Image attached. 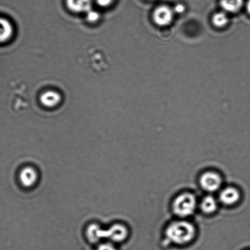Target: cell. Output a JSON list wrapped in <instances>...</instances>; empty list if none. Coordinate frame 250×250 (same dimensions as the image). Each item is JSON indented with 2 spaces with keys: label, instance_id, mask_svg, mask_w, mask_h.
<instances>
[{
  "label": "cell",
  "instance_id": "cell-10",
  "mask_svg": "<svg viewBox=\"0 0 250 250\" xmlns=\"http://www.w3.org/2000/svg\"><path fill=\"white\" fill-rule=\"evenodd\" d=\"M61 100L60 94L55 91H46L43 93L40 97V102L44 106L53 107L57 106Z\"/></svg>",
  "mask_w": 250,
  "mask_h": 250
},
{
  "label": "cell",
  "instance_id": "cell-7",
  "mask_svg": "<svg viewBox=\"0 0 250 250\" xmlns=\"http://www.w3.org/2000/svg\"><path fill=\"white\" fill-rule=\"evenodd\" d=\"M66 4L70 11L76 13H87L92 9L91 0H66Z\"/></svg>",
  "mask_w": 250,
  "mask_h": 250
},
{
  "label": "cell",
  "instance_id": "cell-1",
  "mask_svg": "<svg viewBox=\"0 0 250 250\" xmlns=\"http://www.w3.org/2000/svg\"><path fill=\"white\" fill-rule=\"evenodd\" d=\"M166 236L173 243L177 245H185L189 243L194 238L196 234L195 228L190 223L178 221L173 223L168 227Z\"/></svg>",
  "mask_w": 250,
  "mask_h": 250
},
{
  "label": "cell",
  "instance_id": "cell-11",
  "mask_svg": "<svg viewBox=\"0 0 250 250\" xmlns=\"http://www.w3.org/2000/svg\"><path fill=\"white\" fill-rule=\"evenodd\" d=\"M203 211L207 214H211L216 210L217 208V200L212 196H207L203 198L201 204Z\"/></svg>",
  "mask_w": 250,
  "mask_h": 250
},
{
  "label": "cell",
  "instance_id": "cell-9",
  "mask_svg": "<svg viewBox=\"0 0 250 250\" xmlns=\"http://www.w3.org/2000/svg\"><path fill=\"white\" fill-rule=\"evenodd\" d=\"M14 35V27L8 20L0 17V43L7 42Z\"/></svg>",
  "mask_w": 250,
  "mask_h": 250
},
{
  "label": "cell",
  "instance_id": "cell-18",
  "mask_svg": "<svg viewBox=\"0 0 250 250\" xmlns=\"http://www.w3.org/2000/svg\"><path fill=\"white\" fill-rule=\"evenodd\" d=\"M247 10H248V11L249 13L250 14V0H249L248 3H247Z\"/></svg>",
  "mask_w": 250,
  "mask_h": 250
},
{
  "label": "cell",
  "instance_id": "cell-5",
  "mask_svg": "<svg viewBox=\"0 0 250 250\" xmlns=\"http://www.w3.org/2000/svg\"><path fill=\"white\" fill-rule=\"evenodd\" d=\"M39 180V173L35 168L26 166L22 169L19 173V180L21 185L26 188L35 186Z\"/></svg>",
  "mask_w": 250,
  "mask_h": 250
},
{
  "label": "cell",
  "instance_id": "cell-14",
  "mask_svg": "<svg viewBox=\"0 0 250 250\" xmlns=\"http://www.w3.org/2000/svg\"><path fill=\"white\" fill-rule=\"evenodd\" d=\"M99 18L100 14L99 12L95 11L94 10H90L87 13V20L90 23H95V22L99 21Z\"/></svg>",
  "mask_w": 250,
  "mask_h": 250
},
{
  "label": "cell",
  "instance_id": "cell-12",
  "mask_svg": "<svg viewBox=\"0 0 250 250\" xmlns=\"http://www.w3.org/2000/svg\"><path fill=\"white\" fill-rule=\"evenodd\" d=\"M244 3V0H221V5L225 11L230 12L238 11Z\"/></svg>",
  "mask_w": 250,
  "mask_h": 250
},
{
  "label": "cell",
  "instance_id": "cell-4",
  "mask_svg": "<svg viewBox=\"0 0 250 250\" xmlns=\"http://www.w3.org/2000/svg\"><path fill=\"white\" fill-rule=\"evenodd\" d=\"M200 184L203 189L205 191L215 192L221 187L222 179L217 173L209 171L202 176Z\"/></svg>",
  "mask_w": 250,
  "mask_h": 250
},
{
  "label": "cell",
  "instance_id": "cell-17",
  "mask_svg": "<svg viewBox=\"0 0 250 250\" xmlns=\"http://www.w3.org/2000/svg\"><path fill=\"white\" fill-rule=\"evenodd\" d=\"M175 11L179 14L182 13L185 11V7L182 4H178L175 6Z\"/></svg>",
  "mask_w": 250,
  "mask_h": 250
},
{
  "label": "cell",
  "instance_id": "cell-8",
  "mask_svg": "<svg viewBox=\"0 0 250 250\" xmlns=\"http://www.w3.org/2000/svg\"><path fill=\"white\" fill-rule=\"evenodd\" d=\"M241 195L238 190L234 188H227L223 190L220 194V200L226 205H232L240 199Z\"/></svg>",
  "mask_w": 250,
  "mask_h": 250
},
{
  "label": "cell",
  "instance_id": "cell-16",
  "mask_svg": "<svg viewBox=\"0 0 250 250\" xmlns=\"http://www.w3.org/2000/svg\"><path fill=\"white\" fill-rule=\"evenodd\" d=\"M114 0H96V2L99 6L107 7L112 3Z\"/></svg>",
  "mask_w": 250,
  "mask_h": 250
},
{
  "label": "cell",
  "instance_id": "cell-2",
  "mask_svg": "<svg viewBox=\"0 0 250 250\" xmlns=\"http://www.w3.org/2000/svg\"><path fill=\"white\" fill-rule=\"evenodd\" d=\"M91 236L95 242L104 239L114 242H123L128 236V229L122 224H114L108 229H102L99 225L95 224L91 230Z\"/></svg>",
  "mask_w": 250,
  "mask_h": 250
},
{
  "label": "cell",
  "instance_id": "cell-3",
  "mask_svg": "<svg viewBox=\"0 0 250 250\" xmlns=\"http://www.w3.org/2000/svg\"><path fill=\"white\" fill-rule=\"evenodd\" d=\"M197 207V200L191 193H183L176 198L173 203L174 212L178 216H189L194 212Z\"/></svg>",
  "mask_w": 250,
  "mask_h": 250
},
{
  "label": "cell",
  "instance_id": "cell-13",
  "mask_svg": "<svg viewBox=\"0 0 250 250\" xmlns=\"http://www.w3.org/2000/svg\"><path fill=\"white\" fill-rule=\"evenodd\" d=\"M213 23L215 26L218 27H223L228 22V18L226 14L224 12H219L215 14L212 19Z\"/></svg>",
  "mask_w": 250,
  "mask_h": 250
},
{
  "label": "cell",
  "instance_id": "cell-15",
  "mask_svg": "<svg viewBox=\"0 0 250 250\" xmlns=\"http://www.w3.org/2000/svg\"><path fill=\"white\" fill-rule=\"evenodd\" d=\"M97 250H117L115 247L110 244H103L98 247Z\"/></svg>",
  "mask_w": 250,
  "mask_h": 250
},
{
  "label": "cell",
  "instance_id": "cell-6",
  "mask_svg": "<svg viewBox=\"0 0 250 250\" xmlns=\"http://www.w3.org/2000/svg\"><path fill=\"white\" fill-rule=\"evenodd\" d=\"M153 17L154 21L158 25H168L173 20L172 10L165 6L159 7L154 11Z\"/></svg>",
  "mask_w": 250,
  "mask_h": 250
}]
</instances>
